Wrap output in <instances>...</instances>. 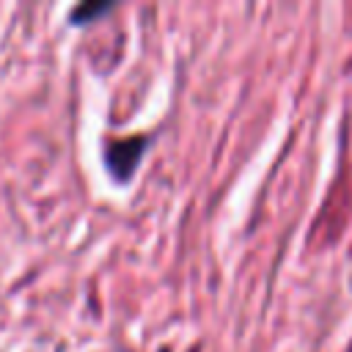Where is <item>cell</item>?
Wrapping results in <instances>:
<instances>
[{
  "mask_svg": "<svg viewBox=\"0 0 352 352\" xmlns=\"http://www.w3.org/2000/svg\"><path fill=\"white\" fill-rule=\"evenodd\" d=\"M151 143V135H124L113 138L104 146V168L116 182H129V176L138 170L146 146Z\"/></svg>",
  "mask_w": 352,
  "mask_h": 352,
  "instance_id": "6da1fadb",
  "label": "cell"
},
{
  "mask_svg": "<svg viewBox=\"0 0 352 352\" xmlns=\"http://www.w3.org/2000/svg\"><path fill=\"white\" fill-rule=\"evenodd\" d=\"M113 8H116L113 3L88 0V3H80V6H74V8H72V14H69V22H72L74 28H82V25H88V22H94V19L104 16V14H110Z\"/></svg>",
  "mask_w": 352,
  "mask_h": 352,
  "instance_id": "7a4b0ae2",
  "label": "cell"
}]
</instances>
